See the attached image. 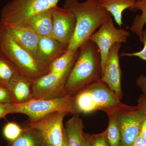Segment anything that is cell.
Wrapping results in <instances>:
<instances>
[{
  "label": "cell",
  "instance_id": "obj_1",
  "mask_svg": "<svg viewBox=\"0 0 146 146\" xmlns=\"http://www.w3.org/2000/svg\"><path fill=\"white\" fill-rule=\"evenodd\" d=\"M63 8L71 11L76 19L74 33L67 48L71 50L79 49L97 29L112 17L98 0H65Z\"/></svg>",
  "mask_w": 146,
  "mask_h": 146
},
{
  "label": "cell",
  "instance_id": "obj_2",
  "mask_svg": "<svg viewBox=\"0 0 146 146\" xmlns=\"http://www.w3.org/2000/svg\"><path fill=\"white\" fill-rule=\"evenodd\" d=\"M102 76L100 50L95 43L88 40L79 48L78 56L65 84L66 92L72 96L89 84L101 80Z\"/></svg>",
  "mask_w": 146,
  "mask_h": 146
},
{
  "label": "cell",
  "instance_id": "obj_3",
  "mask_svg": "<svg viewBox=\"0 0 146 146\" xmlns=\"http://www.w3.org/2000/svg\"><path fill=\"white\" fill-rule=\"evenodd\" d=\"M0 48L2 55L21 74L34 80L48 73V65L36 60L19 46L1 23Z\"/></svg>",
  "mask_w": 146,
  "mask_h": 146
},
{
  "label": "cell",
  "instance_id": "obj_4",
  "mask_svg": "<svg viewBox=\"0 0 146 146\" xmlns=\"http://www.w3.org/2000/svg\"><path fill=\"white\" fill-rule=\"evenodd\" d=\"M59 0H12L1 11L0 23L6 27L22 26L33 16L49 9Z\"/></svg>",
  "mask_w": 146,
  "mask_h": 146
},
{
  "label": "cell",
  "instance_id": "obj_5",
  "mask_svg": "<svg viewBox=\"0 0 146 146\" xmlns=\"http://www.w3.org/2000/svg\"><path fill=\"white\" fill-rule=\"evenodd\" d=\"M74 100L73 96L67 95L62 98L50 99H32L24 103L13 104L16 107V113L27 115L30 122H32L57 111L76 114Z\"/></svg>",
  "mask_w": 146,
  "mask_h": 146
},
{
  "label": "cell",
  "instance_id": "obj_6",
  "mask_svg": "<svg viewBox=\"0 0 146 146\" xmlns=\"http://www.w3.org/2000/svg\"><path fill=\"white\" fill-rule=\"evenodd\" d=\"M74 65L61 72H48L33 80V99H50L68 95L65 84Z\"/></svg>",
  "mask_w": 146,
  "mask_h": 146
},
{
  "label": "cell",
  "instance_id": "obj_7",
  "mask_svg": "<svg viewBox=\"0 0 146 146\" xmlns=\"http://www.w3.org/2000/svg\"><path fill=\"white\" fill-rule=\"evenodd\" d=\"M121 135V146H132L140 134L146 112L140 105L129 106L116 113Z\"/></svg>",
  "mask_w": 146,
  "mask_h": 146
},
{
  "label": "cell",
  "instance_id": "obj_8",
  "mask_svg": "<svg viewBox=\"0 0 146 146\" xmlns=\"http://www.w3.org/2000/svg\"><path fill=\"white\" fill-rule=\"evenodd\" d=\"M130 33L123 29H118L114 25L112 17L105 22L89 38L98 48L101 56L102 72L110 50L117 43H126Z\"/></svg>",
  "mask_w": 146,
  "mask_h": 146
},
{
  "label": "cell",
  "instance_id": "obj_9",
  "mask_svg": "<svg viewBox=\"0 0 146 146\" xmlns=\"http://www.w3.org/2000/svg\"><path fill=\"white\" fill-rule=\"evenodd\" d=\"M68 112L57 111L46 115L36 121L29 122V126L39 131L49 146H61L64 127L63 121Z\"/></svg>",
  "mask_w": 146,
  "mask_h": 146
},
{
  "label": "cell",
  "instance_id": "obj_10",
  "mask_svg": "<svg viewBox=\"0 0 146 146\" xmlns=\"http://www.w3.org/2000/svg\"><path fill=\"white\" fill-rule=\"evenodd\" d=\"M87 88L95 111L103 110L109 115L126 106L101 80L91 84Z\"/></svg>",
  "mask_w": 146,
  "mask_h": 146
},
{
  "label": "cell",
  "instance_id": "obj_11",
  "mask_svg": "<svg viewBox=\"0 0 146 146\" xmlns=\"http://www.w3.org/2000/svg\"><path fill=\"white\" fill-rule=\"evenodd\" d=\"M52 17V36L68 48L75 31V17L70 10L57 6L53 8Z\"/></svg>",
  "mask_w": 146,
  "mask_h": 146
},
{
  "label": "cell",
  "instance_id": "obj_12",
  "mask_svg": "<svg viewBox=\"0 0 146 146\" xmlns=\"http://www.w3.org/2000/svg\"><path fill=\"white\" fill-rule=\"evenodd\" d=\"M121 44L117 43L110 50L104 68L102 72L101 79L119 99L122 96V72L120 65L119 52Z\"/></svg>",
  "mask_w": 146,
  "mask_h": 146
},
{
  "label": "cell",
  "instance_id": "obj_13",
  "mask_svg": "<svg viewBox=\"0 0 146 146\" xmlns=\"http://www.w3.org/2000/svg\"><path fill=\"white\" fill-rule=\"evenodd\" d=\"M5 26L15 42L39 61L38 50L40 36L27 25L16 27Z\"/></svg>",
  "mask_w": 146,
  "mask_h": 146
},
{
  "label": "cell",
  "instance_id": "obj_14",
  "mask_svg": "<svg viewBox=\"0 0 146 146\" xmlns=\"http://www.w3.org/2000/svg\"><path fill=\"white\" fill-rule=\"evenodd\" d=\"M67 50V47L58 42L52 36H40L38 46L39 61L48 65Z\"/></svg>",
  "mask_w": 146,
  "mask_h": 146
},
{
  "label": "cell",
  "instance_id": "obj_15",
  "mask_svg": "<svg viewBox=\"0 0 146 146\" xmlns=\"http://www.w3.org/2000/svg\"><path fill=\"white\" fill-rule=\"evenodd\" d=\"M33 80L18 72L15 75L8 87L13 96L14 104L24 103L33 99Z\"/></svg>",
  "mask_w": 146,
  "mask_h": 146
},
{
  "label": "cell",
  "instance_id": "obj_16",
  "mask_svg": "<svg viewBox=\"0 0 146 146\" xmlns=\"http://www.w3.org/2000/svg\"><path fill=\"white\" fill-rule=\"evenodd\" d=\"M52 9L33 16L26 24L40 36H52Z\"/></svg>",
  "mask_w": 146,
  "mask_h": 146
},
{
  "label": "cell",
  "instance_id": "obj_17",
  "mask_svg": "<svg viewBox=\"0 0 146 146\" xmlns=\"http://www.w3.org/2000/svg\"><path fill=\"white\" fill-rule=\"evenodd\" d=\"M84 127L82 119L77 114L66 122L65 130L70 146H82Z\"/></svg>",
  "mask_w": 146,
  "mask_h": 146
},
{
  "label": "cell",
  "instance_id": "obj_18",
  "mask_svg": "<svg viewBox=\"0 0 146 146\" xmlns=\"http://www.w3.org/2000/svg\"><path fill=\"white\" fill-rule=\"evenodd\" d=\"M100 5L105 9L114 18L120 28L123 25V13L129 9L137 0H98Z\"/></svg>",
  "mask_w": 146,
  "mask_h": 146
},
{
  "label": "cell",
  "instance_id": "obj_19",
  "mask_svg": "<svg viewBox=\"0 0 146 146\" xmlns=\"http://www.w3.org/2000/svg\"><path fill=\"white\" fill-rule=\"evenodd\" d=\"M44 138L39 131L29 127L15 141L9 142L7 146H46Z\"/></svg>",
  "mask_w": 146,
  "mask_h": 146
},
{
  "label": "cell",
  "instance_id": "obj_20",
  "mask_svg": "<svg viewBox=\"0 0 146 146\" xmlns=\"http://www.w3.org/2000/svg\"><path fill=\"white\" fill-rule=\"evenodd\" d=\"M129 9L131 11H141V14L136 15L133 19L130 30L138 36L142 43V33L146 24V0H137Z\"/></svg>",
  "mask_w": 146,
  "mask_h": 146
},
{
  "label": "cell",
  "instance_id": "obj_21",
  "mask_svg": "<svg viewBox=\"0 0 146 146\" xmlns=\"http://www.w3.org/2000/svg\"><path fill=\"white\" fill-rule=\"evenodd\" d=\"M79 53V49L76 51L67 49L64 53L49 64L48 72H61L74 64Z\"/></svg>",
  "mask_w": 146,
  "mask_h": 146
},
{
  "label": "cell",
  "instance_id": "obj_22",
  "mask_svg": "<svg viewBox=\"0 0 146 146\" xmlns=\"http://www.w3.org/2000/svg\"><path fill=\"white\" fill-rule=\"evenodd\" d=\"M117 112L108 115L109 123L106 132L110 146H121V133L117 121Z\"/></svg>",
  "mask_w": 146,
  "mask_h": 146
},
{
  "label": "cell",
  "instance_id": "obj_23",
  "mask_svg": "<svg viewBox=\"0 0 146 146\" xmlns=\"http://www.w3.org/2000/svg\"><path fill=\"white\" fill-rule=\"evenodd\" d=\"M18 72L9 62L0 55V84L8 87L11 80Z\"/></svg>",
  "mask_w": 146,
  "mask_h": 146
},
{
  "label": "cell",
  "instance_id": "obj_24",
  "mask_svg": "<svg viewBox=\"0 0 146 146\" xmlns=\"http://www.w3.org/2000/svg\"><path fill=\"white\" fill-rule=\"evenodd\" d=\"M25 129L16 123L8 122L4 127L3 134L7 141L12 142L21 136Z\"/></svg>",
  "mask_w": 146,
  "mask_h": 146
},
{
  "label": "cell",
  "instance_id": "obj_25",
  "mask_svg": "<svg viewBox=\"0 0 146 146\" xmlns=\"http://www.w3.org/2000/svg\"><path fill=\"white\" fill-rule=\"evenodd\" d=\"M142 44H143L144 47L141 51L133 53H121L120 57L135 56L146 61V29L143 30L142 33Z\"/></svg>",
  "mask_w": 146,
  "mask_h": 146
},
{
  "label": "cell",
  "instance_id": "obj_26",
  "mask_svg": "<svg viewBox=\"0 0 146 146\" xmlns=\"http://www.w3.org/2000/svg\"><path fill=\"white\" fill-rule=\"evenodd\" d=\"M91 146H110L106 137V132L88 137Z\"/></svg>",
  "mask_w": 146,
  "mask_h": 146
},
{
  "label": "cell",
  "instance_id": "obj_27",
  "mask_svg": "<svg viewBox=\"0 0 146 146\" xmlns=\"http://www.w3.org/2000/svg\"><path fill=\"white\" fill-rule=\"evenodd\" d=\"M0 103L13 104V96L8 87L0 84Z\"/></svg>",
  "mask_w": 146,
  "mask_h": 146
},
{
  "label": "cell",
  "instance_id": "obj_28",
  "mask_svg": "<svg viewBox=\"0 0 146 146\" xmlns=\"http://www.w3.org/2000/svg\"><path fill=\"white\" fill-rule=\"evenodd\" d=\"M16 108L14 104L0 103V119L9 114L16 113Z\"/></svg>",
  "mask_w": 146,
  "mask_h": 146
},
{
  "label": "cell",
  "instance_id": "obj_29",
  "mask_svg": "<svg viewBox=\"0 0 146 146\" xmlns=\"http://www.w3.org/2000/svg\"><path fill=\"white\" fill-rule=\"evenodd\" d=\"M136 83L141 88L143 94L146 95V76L141 75L136 80Z\"/></svg>",
  "mask_w": 146,
  "mask_h": 146
},
{
  "label": "cell",
  "instance_id": "obj_30",
  "mask_svg": "<svg viewBox=\"0 0 146 146\" xmlns=\"http://www.w3.org/2000/svg\"><path fill=\"white\" fill-rule=\"evenodd\" d=\"M132 146H146V139L139 134L135 139Z\"/></svg>",
  "mask_w": 146,
  "mask_h": 146
},
{
  "label": "cell",
  "instance_id": "obj_31",
  "mask_svg": "<svg viewBox=\"0 0 146 146\" xmlns=\"http://www.w3.org/2000/svg\"><path fill=\"white\" fill-rule=\"evenodd\" d=\"M138 104L141 105L145 110L146 112V95L142 94L139 98L138 101Z\"/></svg>",
  "mask_w": 146,
  "mask_h": 146
},
{
  "label": "cell",
  "instance_id": "obj_32",
  "mask_svg": "<svg viewBox=\"0 0 146 146\" xmlns=\"http://www.w3.org/2000/svg\"><path fill=\"white\" fill-rule=\"evenodd\" d=\"M140 134L146 139V112L143 123L141 126Z\"/></svg>",
  "mask_w": 146,
  "mask_h": 146
},
{
  "label": "cell",
  "instance_id": "obj_33",
  "mask_svg": "<svg viewBox=\"0 0 146 146\" xmlns=\"http://www.w3.org/2000/svg\"><path fill=\"white\" fill-rule=\"evenodd\" d=\"M70 146L69 143H68V138H67V136H66V133H65V127L64 128V130H63V141L62 146Z\"/></svg>",
  "mask_w": 146,
  "mask_h": 146
},
{
  "label": "cell",
  "instance_id": "obj_34",
  "mask_svg": "<svg viewBox=\"0 0 146 146\" xmlns=\"http://www.w3.org/2000/svg\"><path fill=\"white\" fill-rule=\"evenodd\" d=\"M82 146H90V144H89V139H88V137L85 136V135H84V136Z\"/></svg>",
  "mask_w": 146,
  "mask_h": 146
},
{
  "label": "cell",
  "instance_id": "obj_35",
  "mask_svg": "<svg viewBox=\"0 0 146 146\" xmlns=\"http://www.w3.org/2000/svg\"><path fill=\"white\" fill-rule=\"evenodd\" d=\"M1 54V48H0V55Z\"/></svg>",
  "mask_w": 146,
  "mask_h": 146
},
{
  "label": "cell",
  "instance_id": "obj_36",
  "mask_svg": "<svg viewBox=\"0 0 146 146\" xmlns=\"http://www.w3.org/2000/svg\"><path fill=\"white\" fill-rule=\"evenodd\" d=\"M46 146H48V145H47L46 144Z\"/></svg>",
  "mask_w": 146,
  "mask_h": 146
}]
</instances>
